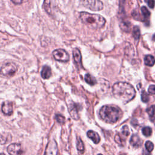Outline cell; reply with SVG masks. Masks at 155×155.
Masks as SVG:
<instances>
[{
	"mask_svg": "<svg viewBox=\"0 0 155 155\" xmlns=\"http://www.w3.org/2000/svg\"><path fill=\"white\" fill-rule=\"evenodd\" d=\"M114 96L123 102H129L136 96V91L133 87L127 82H117L113 86Z\"/></svg>",
	"mask_w": 155,
	"mask_h": 155,
	"instance_id": "1",
	"label": "cell"
},
{
	"mask_svg": "<svg viewBox=\"0 0 155 155\" xmlns=\"http://www.w3.org/2000/svg\"><path fill=\"white\" fill-rule=\"evenodd\" d=\"M79 18L81 21L93 29H99L102 28L105 24V19L98 14H92L85 12L79 13Z\"/></svg>",
	"mask_w": 155,
	"mask_h": 155,
	"instance_id": "2",
	"label": "cell"
},
{
	"mask_svg": "<svg viewBox=\"0 0 155 155\" xmlns=\"http://www.w3.org/2000/svg\"><path fill=\"white\" fill-rule=\"evenodd\" d=\"M122 110L116 107L111 105H104L99 110L101 118L107 123H115L122 116Z\"/></svg>",
	"mask_w": 155,
	"mask_h": 155,
	"instance_id": "3",
	"label": "cell"
},
{
	"mask_svg": "<svg viewBox=\"0 0 155 155\" xmlns=\"http://www.w3.org/2000/svg\"><path fill=\"white\" fill-rule=\"evenodd\" d=\"M17 66L12 62H7L3 64L0 68V74L4 77L10 78L15 75L17 71Z\"/></svg>",
	"mask_w": 155,
	"mask_h": 155,
	"instance_id": "4",
	"label": "cell"
},
{
	"mask_svg": "<svg viewBox=\"0 0 155 155\" xmlns=\"http://www.w3.org/2000/svg\"><path fill=\"white\" fill-rule=\"evenodd\" d=\"M83 5L91 10L98 11L103 8L104 5L102 1L96 0H87L82 2Z\"/></svg>",
	"mask_w": 155,
	"mask_h": 155,
	"instance_id": "5",
	"label": "cell"
},
{
	"mask_svg": "<svg viewBox=\"0 0 155 155\" xmlns=\"http://www.w3.org/2000/svg\"><path fill=\"white\" fill-rule=\"evenodd\" d=\"M53 56L54 58L58 61L66 62L69 61V54L64 49H56L53 51Z\"/></svg>",
	"mask_w": 155,
	"mask_h": 155,
	"instance_id": "6",
	"label": "cell"
},
{
	"mask_svg": "<svg viewBox=\"0 0 155 155\" xmlns=\"http://www.w3.org/2000/svg\"><path fill=\"white\" fill-rule=\"evenodd\" d=\"M7 151L10 155H22L23 154L21 144L17 143L10 144L7 148Z\"/></svg>",
	"mask_w": 155,
	"mask_h": 155,
	"instance_id": "7",
	"label": "cell"
},
{
	"mask_svg": "<svg viewBox=\"0 0 155 155\" xmlns=\"http://www.w3.org/2000/svg\"><path fill=\"white\" fill-rule=\"evenodd\" d=\"M58 147L56 142L54 140L50 141L46 148L44 155H57Z\"/></svg>",
	"mask_w": 155,
	"mask_h": 155,
	"instance_id": "8",
	"label": "cell"
},
{
	"mask_svg": "<svg viewBox=\"0 0 155 155\" xmlns=\"http://www.w3.org/2000/svg\"><path fill=\"white\" fill-rule=\"evenodd\" d=\"M1 110L2 113L5 115H8V116L11 115L13 113V111L12 102L9 101L4 102L3 104H2Z\"/></svg>",
	"mask_w": 155,
	"mask_h": 155,
	"instance_id": "9",
	"label": "cell"
},
{
	"mask_svg": "<svg viewBox=\"0 0 155 155\" xmlns=\"http://www.w3.org/2000/svg\"><path fill=\"white\" fill-rule=\"evenodd\" d=\"M73 56L76 65L79 67H82V56L81 52L78 48H76L73 49Z\"/></svg>",
	"mask_w": 155,
	"mask_h": 155,
	"instance_id": "10",
	"label": "cell"
},
{
	"mask_svg": "<svg viewBox=\"0 0 155 155\" xmlns=\"http://www.w3.org/2000/svg\"><path fill=\"white\" fill-rule=\"evenodd\" d=\"M78 108L79 105L76 104H71L69 107V112L71 115V116L76 120H78L79 119V115H78Z\"/></svg>",
	"mask_w": 155,
	"mask_h": 155,
	"instance_id": "11",
	"label": "cell"
},
{
	"mask_svg": "<svg viewBox=\"0 0 155 155\" xmlns=\"http://www.w3.org/2000/svg\"><path fill=\"white\" fill-rule=\"evenodd\" d=\"M130 144L136 148H138L142 145V140L137 134H133L130 140Z\"/></svg>",
	"mask_w": 155,
	"mask_h": 155,
	"instance_id": "12",
	"label": "cell"
},
{
	"mask_svg": "<svg viewBox=\"0 0 155 155\" xmlns=\"http://www.w3.org/2000/svg\"><path fill=\"white\" fill-rule=\"evenodd\" d=\"M87 136L90 139H91L94 143H98L100 141L99 136L98 135V134L96 132H95L93 130H89L87 132Z\"/></svg>",
	"mask_w": 155,
	"mask_h": 155,
	"instance_id": "13",
	"label": "cell"
},
{
	"mask_svg": "<svg viewBox=\"0 0 155 155\" xmlns=\"http://www.w3.org/2000/svg\"><path fill=\"white\" fill-rule=\"evenodd\" d=\"M51 76V70L50 67L45 65L41 71V76L43 79H48Z\"/></svg>",
	"mask_w": 155,
	"mask_h": 155,
	"instance_id": "14",
	"label": "cell"
},
{
	"mask_svg": "<svg viewBox=\"0 0 155 155\" xmlns=\"http://www.w3.org/2000/svg\"><path fill=\"white\" fill-rule=\"evenodd\" d=\"M144 62L146 65L152 67L155 64V59L152 55H147L144 58Z\"/></svg>",
	"mask_w": 155,
	"mask_h": 155,
	"instance_id": "15",
	"label": "cell"
},
{
	"mask_svg": "<svg viewBox=\"0 0 155 155\" xmlns=\"http://www.w3.org/2000/svg\"><path fill=\"white\" fill-rule=\"evenodd\" d=\"M76 147H77V150H78L79 152H80L82 154L84 153V150H85L84 145L82 140H81V139L79 137H78L77 140H76Z\"/></svg>",
	"mask_w": 155,
	"mask_h": 155,
	"instance_id": "16",
	"label": "cell"
},
{
	"mask_svg": "<svg viewBox=\"0 0 155 155\" xmlns=\"http://www.w3.org/2000/svg\"><path fill=\"white\" fill-rule=\"evenodd\" d=\"M147 112L151 120L155 119V105L150 106L147 109Z\"/></svg>",
	"mask_w": 155,
	"mask_h": 155,
	"instance_id": "17",
	"label": "cell"
},
{
	"mask_svg": "<svg viewBox=\"0 0 155 155\" xmlns=\"http://www.w3.org/2000/svg\"><path fill=\"white\" fill-rule=\"evenodd\" d=\"M85 81L87 84H90V85H94L96 83V79L88 73L86 74L85 76Z\"/></svg>",
	"mask_w": 155,
	"mask_h": 155,
	"instance_id": "18",
	"label": "cell"
},
{
	"mask_svg": "<svg viewBox=\"0 0 155 155\" xmlns=\"http://www.w3.org/2000/svg\"><path fill=\"white\" fill-rule=\"evenodd\" d=\"M140 35V29L138 26H134L133 28V36L136 40L139 39Z\"/></svg>",
	"mask_w": 155,
	"mask_h": 155,
	"instance_id": "19",
	"label": "cell"
},
{
	"mask_svg": "<svg viewBox=\"0 0 155 155\" xmlns=\"http://www.w3.org/2000/svg\"><path fill=\"white\" fill-rule=\"evenodd\" d=\"M120 27L123 31L128 32L130 30V23L128 21H122L120 24Z\"/></svg>",
	"mask_w": 155,
	"mask_h": 155,
	"instance_id": "20",
	"label": "cell"
},
{
	"mask_svg": "<svg viewBox=\"0 0 155 155\" xmlns=\"http://www.w3.org/2000/svg\"><path fill=\"white\" fill-rule=\"evenodd\" d=\"M142 132L145 136H150L152 134V130L150 127H145L142 128Z\"/></svg>",
	"mask_w": 155,
	"mask_h": 155,
	"instance_id": "21",
	"label": "cell"
},
{
	"mask_svg": "<svg viewBox=\"0 0 155 155\" xmlns=\"http://www.w3.org/2000/svg\"><path fill=\"white\" fill-rule=\"evenodd\" d=\"M140 10H141L142 16H143L145 18H148V17H150V12L148 10L147 8L145 6L142 7Z\"/></svg>",
	"mask_w": 155,
	"mask_h": 155,
	"instance_id": "22",
	"label": "cell"
},
{
	"mask_svg": "<svg viewBox=\"0 0 155 155\" xmlns=\"http://www.w3.org/2000/svg\"><path fill=\"white\" fill-rule=\"evenodd\" d=\"M145 147L148 152H151L154 148V145L151 141H147L145 143Z\"/></svg>",
	"mask_w": 155,
	"mask_h": 155,
	"instance_id": "23",
	"label": "cell"
},
{
	"mask_svg": "<svg viewBox=\"0 0 155 155\" xmlns=\"http://www.w3.org/2000/svg\"><path fill=\"white\" fill-rule=\"evenodd\" d=\"M150 97L148 94H147V93L145 91H143L141 93V100L142 102H147L149 101Z\"/></svg>",
	"mask_w": 155,
	"mask_h": 155,
	"instance_id": "24",
	"label": "cell"
},
{
	"mask_svg": "<svg viewBox=\"0 0 155 155\" xmlns=\"http://www.w3.org/2000/svg\"><path fill=\"white\" fill-rule=\"evenodd\" d=\"M55 118L57 122L60 124H63L65 122V117L61 114H56L55 116Z\"/></svg>",
	"mask_w": 155,
	"mask_h": 155,
	"instance_id": "25",
	"label": "cell"
},
{
	"mask_svg": "<svg viewBox=\"0 0 155 155\" xmlns=\"http://www.w3.org/2000/svg\"><path fill=\"white\" fill-rule=\"evenodd\" d=\"M122 133L125 136H128L130 134L129 132V128L127 125H124L122 128Z\"/></svg>",
	"mask_w": 155,
	"mask_h": 155,
	"instance_id": "26",
	"label": "cell"
},
{
	"mask_svg": "<svg viewBox=\"0 0 155 155\" xmlns=\"http://www.w3.org/2000/svg\"><path fill=\"white\" fill-rule=\"evenodd\" d=\"M148 91L151 94H155V85H151L149 87Z\"/></svg>",
	"mask_w": 155,
	"mask_h": 155,
	"instance_id": "27",
	"label": "cell"
},
{
	"mask_svg": "<svg viewBox=\"0 0 155 155\" xmlns=\"http://www.w3.org/2000/svg\"><path fill=\"white\" fill-rule=\"evenodd\" d=\"M114 140L116 143H117L118 144H121L122 143V139L120 137V136H119V134H117L115 137H114Z\"/></svg>",
	"mask_w": 155,
	"mask_h": 155,
	"instance_id": "28",
	"label": "cell"
},
{
	"mask_svg": "<svg viewBox=\"0 0 155 155\" xmlns=\"http://www.w3.org/2000/svg\"><path fill=\"white\" fill-rule=\"evenodd\" d=\"M147 2L148 4V5L149 6L150 8H154V5H155V1H153V0H149V1H145Z\"/></svg>",
	"mask_w": 155,
	"mask_h": 155,
	"instance_id": "29",
	"label": "cell"
},
{
	"mask_svg": "<svg viewBox=\"0 0 155 155\" xmlns=\"http://www.w3.org/2000/svg\"><path fill=\"white\" fill-rule=\"evenodd\" d=\"M12 2H13L14 4H21V3H22L23 1H21V0H19V1H16V0L13 1V0H12Z\"/></svg>",
	"mask_w": 155,
	"mask_h": 155,
	"instance_id": "30",
	"label": "cell"
},
{
	"mask_svg": "<svg viewBox=\"0 0 155 155\" xmlns=\"http://www.w3.org/2000/svg\"><path fill=\"white\" fill-rule=\"evenodd\" d=\"M153 39H154V41H155V35L153 36Z\"/></svg>",
	"mask_w": 155,
	"mask_h": 155,
	"instance_id": "31",
	"label": "cell"
},
{
	"mask_svg": "<svg viewBox=\"0 0 155 155\" xmlns=\"http://www.w3.org/2000/svg\"><path fill=\"white\" fill-rule=\"evenodd\" d=\"M0 155H5L4 153H1V154H0Z\"/></svg>",
	"mask_w": 155,
	"mask_h": 155,
	"instance_id": "32",
	"label": "cell"
},
{
	"mask_svg": "<svg viewBox=\"0 0 155 155\" xmlns=\"http://www.w3.org/2000/svg\"><path fill=\"white\" fill-rule=\"evenodd\" d=\"M97 155H102V154H97Z\"/></svg>",
	"mask_w": 155,
	"mask_h": 155,
	"instance_id": "33",
	"label": "cell"
}]
</instances>
